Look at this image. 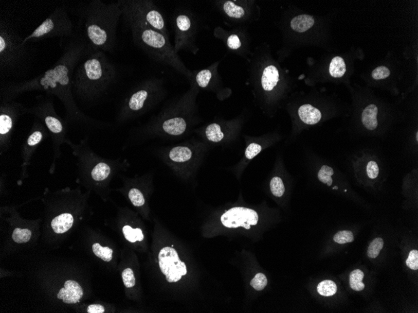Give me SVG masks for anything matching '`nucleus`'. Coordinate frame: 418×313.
Returning a JSON list of instances; mask_svg holds the SVG:
<instances>
[{
	"label": "nucleus",
	"instance_id": "f03ea898",
	"mask_svg": "<svg viewBox=\"0 0 418 313\" xmlns=\"http://www.w3.org/2000/svg\"><path fill=\"white\" fill-rule=\"evenodd\" d=\"M10 23L0 21V73L5 77H26L33 69L38 51Z\"/></svg>",
	"mask_w": 418,
	"mask_h": 313
},
{
	"label": "nucleus",
	"instance_id": "e433bc0d",
	"mask_svg": "<svg viewBox=\"0 0 418 313\" xmlns=\"http://www.w3.org/2000/svg\"><path fill=\"white\" fill-rule=\"evenodd\" d=\"M390 75V71L387 67L382 66L376 68L372 72V77L376 80H384Z\"/></svg>",
	"mask_w": 418,
	"mask_h": 313
},
{
	"label": "nucleus",
	"instance_id": "2f4dec72",
	"mask_svg": "<svg viewBox=\"0 0 418 313\" xmlns=\"http://www.w3.org/2000/svg\"><path fill=\"white\" fill-rule=\"evenodd\" d=\"M383 246H384V241L382 238H376L369 245L368 249H367V256L370 258H373V259L377 258Z\"/></svg>",
	"mask_w": 418,
	"mask_h": 313
},
{
	"label": "nucleus",
	"instance_id": "b1692460",
	"mask_svg": "<svg viewBox=\"0 0 418 313\" xmlns=\"http://www.w3.org/2000/svg\"><path fill=\"white\" fill-rule=\"evenodd\" d=\"M44 122L48 129L54 135H60L64 131L62 122L57 117L54 115L43 116Z\"/></svg>",
	"mask_w": 418,
	"mask_h": 313
},
{
	"label": "nucleus",
	"instance_id": "5701e85b",
	"mask_svg": "<svg viewBox=\"0 0 418 313\" xmlns=\"http://www.w3.org/2000/svg\"><path fill=\"white\" fill-rule=\"evenodd\" d=\"M346 71V66L345 60L340 56L332 58L329 66V73L332 77L338 78L342 77Z\"/></svg>",
	"mask_w": 418,
	"mask_h": 313
},
{
	"label": "nucleus",
	"instance_id": "a878e982",
	"mask_svg": "<svg viewBox=\"0 0 418 313\" xmlns=\"http://www.w3.org/2000/svg\"><path fill=\"white\" fill-rule=\"evenodd\" d=\"M317 290L321 296L329 297L336 294L338 288L334 281L325 280L318 284Z\"/></svg>",
	"mask_w": 418,
	"mask_h": 313
},
{
	"label": "nucleus",
	"instance_id": "7ed1b4c3",
	"mask_svg": "<svg viewBox=\"0 0 418 313\" xmlns=\"http://www.w3.org/2000/svg\"><path fill=\"white\" fill-rule=\"evenodd\" d=\"M131 30L133 43L151 60L171 68L185 77L191 78L193 73L186 68L174 46L165 36L153 29L144 22L131 17H124Z\"/></svg>",
	"mask_w": 418,
	"mask_h": 313
},
{
	"label": "nucleus",
	"instance_id": "4468645a",
	"mask_svg": "<svg viewBox=\"0 0 418 313\" xmlns=\"http://www.w3.org/2000/svg\"><path fill=\"white\" fill-rule=\"evenodd\" d=\"M216 6L223 16L233 21H238L244 18L246 10L241 3L234 1H215Z\"/></svg>",
	"mask_w": 418,
	"mask_h": 313
},
{
	"label": "nucleus",
	"instance_id": "393cba45",
	"mask_svg": "<svg viewBox=\"0 0 418 313\" xmlns=\"http://www.w3.org/2000/svg\"><path fill=\"white\" fill-rule=\"evenodd\" d=\"M364 273L360 270H355L352 271L349 276V284L352 290L356 291V292H360V291L364 290L365 285L363 283V279H364Z\"/></svg>",
	"mask_w": 418,
	"mask_h": 313
},
{
	"label": "nucleus",
	"instance_id": "9b49d317",
	"mask_svg": "<svg viewBox=\"0 0 418 313\" xmlns=\"http://www.w3.org/2000/svg\"><path fill=\"white\" fill-rule=\"evenodd\" d=\"M221 222L229 228L243 227L247 229L255 226L259 221V216L254 210L244 207H234L221 216Z\"/></svg>",
	"mask_w": 418,
	"mask_h": 313
},
{
	"label": "nucleus",
	"instance_id": "a19ab883",
	"mask_svg": "<svg viewBox=\"0 0 418 313\" xmlns=\"http://www.w3.org/2000/svg\"><path fill=\"white\" fill-rule=\"evenodd\" d=\"M123 233L125 238L127 240L131 243H135L137 242L136 239V231L135 229H133L132 227L126 225L123 227Z\"/></svg>",
	"mask_w": 418,
	"mask_h": 313
},
{
	"label": "nucleus",
	"instance_id": "f8f14e48",
	"mask_svg": "<svg viewBox=\"0 0 418 313\" xmlns=\"http://www.w3.org/2000/svg\"><path fill=\"white\" fill-rule=\"evenodd\" d=\"M380 106L375 103H369L363 106L360 115V122L365 130L375 133L380 129Z\"/></svg>",
	"mask_w": 418,
	"mask_h": 313
},
{
	"label": "nucleus",
	"instance_id": "cd10ccee",
	"mask_svg": "<svg viewBox=\"0 0 418 313\" xmlns=\"http://www.w3.org/2000/svg\"><path fill=\"white\" fill-rule=\"evenodd\" d=\"M0 115V135L1 137L9 134L14 127V118L10 114L4 113Z\"/></svg>",
	"mask_w": 418,
	"mask_h": 313
},
{
	"label": "nucleus",
	"instance_id": "423d86ee",
	"mask_svg": "<svg viewBox=\"0 0 418 313\" xmlns=\"http://www.w3.org/2000/svg\"><path fill=\"white\" fill-rule=\"evenodd\" d=\"M122 17L141 21L158 31L170 41V34L163 13L152 0H119Z\"/></svg>",
	"mask_w": 418,
	"mask_h": 313
},
{
	"label": "nucleus",
	"instance_id": "c9c22d12",
	"mask_svg": "<svg viewBox=\"0 0 418 313\" xmlns=\"http://www.w3.org/2000/svg\"><path fill=\"white\" fill-rule=\"evenodd\" d=\"M124 285L127 288H132L135 285V278L132 269L127 268L122 274Z\"/></svg>",
	"mask_w": 418,
	"mask_h": 313
},
{
	"label": "nucleus",
	"instance_id": "dca6fc26",
	"mask_svg": "<svg viewBox=\"0 0 418 313\" xmlns=\"http://www.w3.org/2000/svg\"><path fill=\"white\" fill-rule=\"evenodd\" d=\"M162 122L161 128L165 134L173 137H179L185 132L187 128V122L181 116L167 117Z\"/></svg>",
	"mask_w": 418,
	"mask_h": 313
},
{
	"label": "nucleus",
	"instance_id": "ea45409f",
	"mask_svg": "<svg viewBox=\"0 0 418 313\" xmlns=\"http://www.w3.org/2000/svg\"><path fill=\"white\" fill-rule=\"evenodd\" d=\"M43 133L40 130H36L30 135L27 140V143L30 146H34L39 144L42 140Z\"/></svg>",
	"mask_w": 418,
	"mask_h": 313
},
{
	"label": "nucleus",
	"instance_id": "6ab92c4d",
	"mask_svg": "<svg viewBox=\"0 0 418 313\" xmlns=\"http://www.w3.org/2000/svg\"><path fill=\"white\" fill-rule=\"evenodd\" d=\"M74 219L70 213H63L52 221L51 226L55 233L63 234L73 226Z\"/></svg>",
	"mask_w": 418,
	"mask_h": 313
},
{
	"label": "nucleus",
	"instance_id": "aec40b11",
	"mask_svg": "<svg viewBox=\"0 0 418 313\" xmlns=\"http://www.w3.org/2000/svg\"><path fill=\"white\" fill-rule=\"evenodd\" d=\"M314 18L308 15H301L293 17L291 27L295 32L303 33L311 28L314 25Z\"/></svg>",
	"mask_w": 418,
	"mask_h": 313
},
{
	"label": "nucleus",
	"instance_id": "72a5a7b5",
	"mask_svg": "<svg viewBox=\"0 0 418 313\" xmlns=\"http://www.w3.org/2000/svg\"><path fill=\"white\" fill-rule=\"evenodd\" d=\"M128 197L130 198L131 202L135 207H142L145 203V198L143 194L142 193L140 190L136 188H132L130 190L128 193Z\"/></svg>",
	"mask_w": 418,
	"mask_h": 313
},
{
	"label": "nucleus",
	"instance_id": "9d476101",
	"mask_svg": "<svg viewBox=\"0 0 418 313\" xmlns=\"http://www.w3.org/2000/svg\"><path fill=\"white\" fill-rule=\"evenodd\" d=\"M163 79L151 78L144 81L139 89L129 98L127 108L132 112H138L145 108L146 103L149 102L152 94L160 91L163 87Z\"/></svg>",
	"mask_w": 418,
	"mask_h": 313
},
{
	"label": "nucleus",
	"instance_id": "4c0bfd02",
	"mask_svg": "<svg viewBox=\"0 0 418 313\" xmlns=\"http://www.w3.org/2000/svg\"><path fill=\"white\" fill-rule=\"evenodd\" d=\"M406 264L408 268L412 270H417L418 269V251L412 250L409 253L408 259L406 260Z\"/></svg>",
	"mask_w": 418,
	"mask_h": 313
},
{
	"label": "nucleus",
	"instance_id": "7c9ffc66",
	"mask_svg": "<svg viewBox=\"0 0 418 313\" xmlns=\"http://www.w3.org/2000/svg\"><path fill=\"white\" fill-rule=\"evenodd\" d=\"M31 237L32 232L28 229H21L17 227L12 234L13 240L17 243H27Z\"/></svg>",
	"mask_w": 418,
	"mask_h": 313
},
{
	"label": "nucleus",
	"instance_id": "37998d69",
	"mask_svg": "<svg viewBox=\"0 0 418 313\" xmlns=\"http://www.w3.org/2000/svg\"><path fill=\"white\" fill-rule=\"evenodd\" d=\"M135 231H136V239L137 241H139V242H142L143 241L144 238V236L143 235V233H142V231L140 228L135 229Z\"/></svg>",
	"mask_w": 418,
	"mask_h": 313
},
{
	"label": "nucleus",
	"instance_id": "4be33fe9",
	"mask_svg": "<svg viewBox=\"0 0 418 313\" xmlns=\"http://www.w3.org/2000/svg\"><path fill=\"white\" fill-rule=\"evenodd\" d=\"M192 156V151L186 146H177L169 153V157L175 162H185L189 160Z\"/></svg>",
	"mask_w": 418,
	"mask_h": 313
},
{
	"label": "nucleus",
	"instance_id": "39448f33",
	"mask_svg": "<svg viewBox=\"0 0 418 313\" xmlns=\"http://www.w3.org/2000/svg\"><path fill=\"white\" fill-rule=\"evenodd\" d=\"M74 25L65 6H60L41 23L31 34L23 39L24 43L38 42L45 39L71 38L75 36Z\"/></svg>",
	"mask_w": 418,
	"mask_h": 313
},
{
	"label": "nucleus",
	"instance_id": "473e14b6",
	"mask_svg": "<svg viewBox=\"0 0 418 313\" xmlns=\"http://www.w3.org/2000/svg\"><path fill=\"white\" fill-rule=\"evenodd\" d=\"M354 240L353 233L351 231H341L334 236V241L337 243L345 244L351 243Z\"/></svg>",
	"mask_w": 418,
	"mask_h": 313
},
{
	"label": "nucleus",
	"instance_id": "2eb2a0df",
	"mask_svg": "<svg viewBox=\"0 0 418 313\" xmlns=\"http://www.w3.org/2000/svg\"><path fill=\"white\" fill-rule=\"evenodd\" d=\"M84 295V291L79 284L73 280L65 282L64 288L58 293V299H62L67 304H75L79 302Z\"/></svg>",
	"mask_w": 418,
	"mask_h": 313
},
{
	"label": "nucleus",
	"instance_id": "f257e3e1",
	"mask_svg": "<svg viewBox=\"0 0 418 313\" xmlns=\"http://www.w3.org/2000/svg\"><path fill=\"white\" fill-rule=\"evenodd\" d=\"M122 17L119 1L105 3L101 0L89 1L82 11L84 38L90 49L105 52H114L117 47V29Z\"/></svg>",
	"mask_w": 418,
	"mask_h": 313
},
{
	"label": "nucleus",
	"instance_id": "c85d7f7f",
	"mask_svg": "<svg viewBox=\"0 0 418 313\" xmlns=\"http://www.w3.org/2000/svg\"><path fill=\"white\" fill-rule=\"evenodd\" d=\"M93 252L97 257L101 258L103 261L110 262L113 259V250L109 247H103L98 243L92 246Z\"/></svg>",
	"mask_w": 418,
	"mask_h": 313
},
{
	"label": "nucleus",
	"instance_id": "412c9836",
	"mask_svg": "<svg viewBox=\"0 0 418 313\" xmlns=\"http://www.w3.org/2000/svg\"><path fill=\"white\" fill-rule=\"evenodd\" d=\"M205 135L208 140L214 143H218L224 139V133L219 124L213 122L205 128Z\"/></svg>",
	"mask_w": 418,
	"mask_h": 313
},
{
	"label": "nucleus",
	"instance_id": "c756f323",
	"mask_svg": "<svg viewBox=\"0 0 418 313\" xmlns=\"http://www.w3.org/2000/svg\"><path fill=\"white\" fill-rule=\"evenodd\" d=\"M270 188L273 195L279 198L283 196L286 191L283 180L279 176L273 177L271 179Z\"/></svg>",
	"mask_w": 418,
	"mask_h": 313
},
{
	"label": "nucleus",
	"instance_id": "6e6552de",
	"mask_svg": "<svg viewBox=\"0 0 418 313\" xmlns=\"http://www.w3.org/2000/svg\"><path fill=\"white\" fill-rule=\"evenodd\" d=\"M354 174L358 178L367 179L369 183L380 181L384 170V161L380 153L371 149H363L348 157Z\"/></svg>",
	"mask_w": 418,
	"mask_h": 313
},
{
	"label": "nucleus",
	"instance_id": "f704fd0d",
	"mask_svg": "<svg viewBox=\"0 0 418 313\" xmlns=\"http://www.w3.org/2000/svg\"><path fill=\"white\" fill-rule=\"evenodd\" d=\"M268 279L263 273H257L251 282V285L257 291H261L266 287Z\"/></svg>",
	"mask_w": 418,
	"mask_h": 313
},
{
	"label": "nucleus",
	"instance_id": "0eeeda50",
	"mask_svg": "<svg viewBox=\"0 0 418 313\" xmlns=\"http://www.w3.org/2000/svg\"><path fill=\"white\" fill-rule=\"evenodd\" d=\"M171 23L174 34V51L177 54L181 50H187L196 54L198 23L193 13L187 9L177 8L173 12Z\"/></svg>",
	"mask_w": 418,
	"mask_h": 313
},
{
	"label": "nucleus",
	"instance_id": "bb28decb",
	"mask_svg": "<svg viewBox=\"0 0 418 313\" xmlns=\"http://www.w3.org/2000/svg\"><path fill=\"white\" fill-rule=\"evenodd\" d=\"M110 174V168L107 164L100 163L95 166L91 172V177L96 181L106 179Z\"/></svg>",
	"mask_w": 418,
	"mask_h": 313
},
{
	"label": "nucleus",
	"instance_id": "58836bf2",
	"mask_svg": "<svg viewBox=\"0 0 418 313\" xmlns=\"http://www.w3.org/2000/svg\"><path fill=\"white\" fill-rule=\"evenodd\" d=\"M261 146L257 143H253L249 144L248 147L247 148L245 155H246L247 159H252L257 156L261 152Z\"/></svg>",
	"mask_w": 418,
	"mask_h": 313
},
{
	"label": "nucleus",
	"instance_id": "79ce46f5",
	"mask_svg": "<svg viewBox=\"0 0 418 313\" xmlns=\"http://www.w3.org/2000/svg\"><path fill=\"white\" fill-rule=\"evenodd\" d=\"M87 312L89 313H103L105 312V308L102 305H91L87 308Z\"/></svg>",
	"mask_w": 418,
	"mask_h": 313
},
{
	"label": "nucleus",
	"instance_id": "20e7f679",
	"mask_svg": "<svg viewBox=\"0 0 418 313\" xmlns=\"http://www.w3.org/2000/svg\"><path fill=\"white\" fill-rule=\"evenodd\" d=\"M114 63L102 51H91L78 64L73 87L81 93L94 95L110 86L118 77Z\"/></svg>",
	"mask_w": 418,
	"mask_h": 313
},
{
	"label": "nucleus",
	"instance_id": "1a4fd4ad",
	"mask_svg": "<svg viewBox=\"0 0 418 313\" xmlns=\"http://www.w3.org/2000/svg\"><path fill=\"white\" fill-rule=\"evenodd\" d=\"M160 269L166 277L168 283L180 281L183 276L187 275L185 262L181 261L178 253L171 247H164L159 254Z\"/></svg>",
	"mask_w": 418,
	"mask_h": 313
},
{
	"label": "nucleus",
	"instance_id": "a211bd4d",
	"mask_svg": "<svg viewBox=\"0 0 418 313\" xmlns=\"http://www.w3.org/2000/svg\"><path fill=\"white\" fill-rule=\"evenodd\" d=\"M259 77L260 84L264 90L267 92L273 91L279 82V70L274 65L266 66L262 69Z\"/></svg>",
	"mask_w": 418,
	"mask_h": 313
},
{
	"label": "nucleus",
	"instance_id": "f3484780",
	"mask_svg": "<svg viewBox=\"0 0 418 313\" xmlns=\"http://www.w3.org/2000/svg\"><path fill=\"white\" fill-rule=\"evenodd\" d=\"M297 115L302 122L309 126L315 125L323 119V112L311 104L301 105L297 109Z\"/></svg>",
	"mask_w": 418,
	"mask_h": 313
},
{
	"label": "nucleus",
	"instance_id": "ddd939ff",
	"mask_svg": "<svg viewBox=\"0 0 418 313\" xmlns=\"http://www.w3.org/2000/svg\"><path fill=\"white\" fill-rule=\"evenodd\" d=\"M317 172V178L324 185L331 188L334 191H340V185L337 182L336 179L340 177L339 172L335 166L330 165L329 161H321Z\"/></svg>",
	"mask_w": 418,
	"mask_h": 313
}]
</instances>
